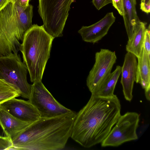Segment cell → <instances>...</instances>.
I'll return each instance as SVG.
<instances>
[{
	"mask_svg": "<svg viewBox=\"0 0 150 150\" xmlns=\"http://www.w3.org/2000/svg\"><path fill=\"white\" fill-rule=\"evenodd\" d=\"M54 38L43 25L33 24L25 33L20 51L31 82L42 81Z\"/></svg>",
	"mask_w": 150,
	"mask_h": 150,
	"instance_id": "277c9868",
	"label": "cell"
},
{
	"mask_svg": "<svg viewBox=\"0 0 150 150\" xmlns=\"http://www.w3.org/2000/svg\"><path fill=\"white\" fill-rule=\"evenodd\" d=\"M120 110L116 95L103 97L91 94L87 104L76 114L71 137L86 148L101 143L118 120Z\"/></svg>",
	"mask_w": 150,
	"mask_h": 150,
	"instance_id": "6da1fadb",
	"label": "cell"
},
{
	"mask_svg": "<svg viewBox=\"0 0 150 150\" xmlns=\"http://www.w3.org/2000/svg\"><path fill=\"white\" fill-rule=\"evenodd\" d=\"M9 2V0H0V11L4 8Z\"/></svg>",
	"mask_w": 150,
	"mask_h": 150,
	"instance_id": "484cf974",
	"label": "cell"
},
{
	"mask_svg": "<svg viewBox=\"0 0 150 150\" xmlns=\"http://www.w3.org/2000/svg\"><path fill=\"white\" fill-rule=\"evenodd\" d=\"M115 20L112 12L107 13L96 23L89 26H83L78 32L83 41L93 44L97 43L107 34Z\"/></svg>",
	"mask_w": 150,
	"mask_h": 150,
	"instance_id": "8fae6325",
	"label": "cell"
},
{
	"mask_svg": "<svg viewBox=\"0 0 150 150\" xmlns=\"http://www.w3.org/2000/svg\"><path fill=\"white\" fill-rule=\"evenodd\" d=\"M31 123L17 118L0 106V125L12 140Z\"/></svg>",
	"mask_w": 150,
	"mask_h": 150,
	"instance_id": "4fadbf2b",
	"label": "cell"
},
{
	"mask_svg": "<svg viewBox=\"0 0 150 150\" xmlns=\"http://www.w3.org/2000/svg\"><path fill=\"white\" fill-rule=\"evenodd\" d=\"M139 83L141 84L142 88L145 90L150 88V86H149L146 81L142 79L140 80Z\"/></svg>",
	"mask_w": 150,
	"mask_h": 150,
	"instance_id": "d4e9b609",
	"label": "cell"
},
{
	"mask_svg": "<svg viewBox=\"0 0 150 150\" xmlns=\"http://www.w3.org/2000/svg\"><path fill=\"white\" fill-rule=\"evenodd\" d=\"M76 112L71 110L49 118L40 117L12 141L11 150H56L64 149L71 137Z\"/></svg>",
	"mask_w": 150,
	"mask_h": 150,
	"instance_id": "7a4b0ae2",
	"label": "cell"
},
{
	"mask_svg": "<svg viewBox=\"0 0 150 150\" xmlns=\"http://www.w3.org/2000/svg\"><path fill=\"white\" fill-rule=\"evenodd\" d=\"M139 115L134 112H128L120 115L110 132L101 143L102 147L117 146L128 141L138 139L137 129Z\"/></svg>",
	"mask_w": 150,
	"mask_h": 150,
	"instance_id": "52a82bcc",
	"label": "cell"
},
{
	"mask_svg": "<svg viewBox=\"0 0 150 150\" xmlns=\"http://www.w3.org/2000/svg\"><path fill=\"white\" fill-rule=\"evenodd\" d=\"M33 83L28 100L36 109L40 117L49 118L56 117L72 110L57 101L41 81Z\"/></svg>",
	"mask_w": 150,
	"mask_h": 150,
	"instance_id": "ba28073f",
	"label": "cell"
},
{
	"mask_svg": "<svg viewBox=\"0 0 150 150\" xmlns=\"http://www.w3.org/2000/svg\"><path fill=\"white\" fill-rule=\"evenodd\" d=\"M150 25L146 29L143 43V47L149 58L150 59Z\"/></svg>",
	"mask_w": 150,
	"mask_h": 150,
	"instance_id": "ffe728a7",
	"label": "cell"
},
{
	"mask_svg": "<svg viewBox=\"0 0 150 150\" xmlns=\"http://www.w3.org/2000/svg\"><path fill=\"white\" fill-rule=\"evenodd\" d=\"M112 3L119 13L122 16L123 13L122 0H112Z\"/></svg>",
	"mask_w": 150,
	"mask_h": 150,
	"instance_id": "7402d4cb",
	"label": "cell"
},
{
	"mask_svg": "<svg viewBox=\"0 0 150 150\" xmlns=\"http://www.w3.org/2000/svg\"><path fill=\"white\" fill-rule=\"evenodd\" d=\"M20 96L19 92L3 80L0 79V105L11 99Z\"/></svg>",
	"mask_w": 150,
	"mask_h": 150,
	"instance_id": "ac0fdd59",
	"label": "cell"
},
{
	"mask_svg": "<svg viewBox=\"0 0 150 150\" xmlns=\"http://www.w3.org/2000/svg\"><path fill=\"white\" fill-rule=\"evenodd\" d=\"M146 23L140 21L136 25L132 36L128 40L126 46V50L138 58L143 47Z\"/></svg>",
	"mask_w": 150,
	"mask_h": 150,
	"instance_id": "5bb4252c",
	"label": "cell"
},
{
	"mask_svg": "<svg viewBox=\"0 0 150 150\" xmlns=\"http://www.w3.org/2000/svg\"><path fill=\"white\" fill-rule=\"evenodd\" d=\"M75 0H39L38 12L45 30L53 37L63 36L70 6Z\"/></svg>",
	"mask_w": 150,
	"mask_h": 150,
	"instance_id": "5b68a950",
	"label": "cell"
},
{
	"mask_svg": "<svg viewBox=\"0 0 150 150\" xmlns=\"http://www.w3.org/2000/svg\"><path fill=\"white\" fill-rule=\"evenodd\" d=\"M13 146L12 141L10 138L0 136V150H11Z\"/></svg>",
	"mask_w": 150,
	"mask_h": 150,
	"instance_id": "d6986e66",
	"label": "cell"
},
{
	"mask_svg": "<svg viewBox=\"0 0 150 150\" xmlns=\"http://www.w3.org/2000/svg\"><path fill=\"white\" fill-rule=\"evenodd\" d=\"M0 106L13 116L26 122L32 123L40 117L36 109L29 100L13 98Z\"/></svg>",
	"mask_w": 150,
	"mask_h": 150,
	"instance_id": "30bf717a",
	"label": "cell"
},
{
	"mask_svg": "<svg viewBox=\"0 0 150 150\" xmlns=\"http://www.w3.org/2000/svg\"><path fill=\"white\" fill-rule=\"evenodd\" d=\"M33 6L24 9L8 2L0 11V57L17 54L27 31L32 26Z\"/></svg>",
	"mask_w": 150,
	"mask_h": 150,
	"instance_id": "3957f363",
	"label": "cell"
},
{
	"mask_svg": "<svg viewBox=\"0 0 150 150\" xmlns=\"http://www.w3.org/2000/svg\"><path fill=\"white\" fill-rule=\"evenodd\" d=\"M123 15L124 24L130 40L133 35L134 28L140 20L136 11V0H122Z\"/></svg>",
	"mask_w": 150,
	"mask_h": 150,
	"instance_id": "9a60e30c",
	"label": "cell"
},
{
	"mask_svg": "<svg viewBox=\"0 0 150 150\" xmlns=\"http://www.w3.org/2000/svg\"><path fill=\"white\" fill-rule=\"evenodd\" d=\"M137 58L135 82L139 83L140 80L142 79L146 81L149 86H150V59L143 47L139 57Z\"/></svg>",
	"mask_w": 150,
	"mask_h": 150,
	"instance_id": "e0dca14e",
	"label": "cell"
},
{
	"mask_svg": "<svg viewBox=\"0 0 150 150\" xmlns=\"http://www.w3.org/2000/svg\"><path fill=\"white\" fill-rule=\"evenodd\" d=\"M121 72V67L116 66L115 70L110 74L99 89L91 94L103 97L114 96V90Z\"/></svg>",
	"mask_w": 150,
	"mask_h": 150,
	"instance_id": "2e32d148",
	"label": "cell"
},
{
	"mask_svg": "<svg viewBox=\"0 0 150 150\" xmlns=\"http://www.w3.org/2000/svg\"><path fill=\"white\" fill-rule=\"evenodd\" d=\"M137 57L129 52L125 54L124 61L121 67L120 83L125 99L130 101L133 98L132 91L135 81L137 62Z\"/></svg>",
	"mask_w": 150,
	"mask_h": 150,
	"instance_id": "7c38bea8",
	"label": "cell"
},
{
	"mask_svg": "<svg viewBox=\"0 0 150 150\" xmlns=\"http://www.w3.org/2000/svg\"><path fill=\"white\" fill-rule=\"evenodd\" d=\"M115 52L101 49L96 52L95 62L86 79V85L91 94L97 91L111 73L115 63Z\"/></svg>",
	"mask_w": 150,
	"mask_h": 150,
	"instance_id": "9c48e42d",
	"label": "cell"
},
{
	"mask_svg": "<svg viewBox=\"0 0 150 150\" xmlns=\"http://www.w3.org/2000/svg\"><path fill=\"white\" fill-rule=\"evenodd\" d=\"M92 2L96 8L99 10L106 5L112 3V0H92Z\"/></svg>",
	"mask_w": 150,
	"mask_h": 150,
	"instance_id": "44dd1931",
	"label": "cell"
},
{
	"mask_svg": "<svg viewBox=\"0 0 150 150\" xmlns=\"http://www.w3.org/2000/svg\"><path fill=\"white\" fill-rule=\"evenodd\" d=\"M30 0H9V2H11L16 4L22 8L25 9L29 5Z\"/></svg>",
	"mask_w": 150,
	"mask_h": 150,
	"instance_id": "603a6c76",
	"label": "cell"
},
{
	"mask_svg": "<svg viewBox=\"0 0 150 150\" xmlns=\"http://www.w3.org/2000/svg\"><path fill=\"white\" fill-rule=\"evenodd\" d=\"M145 93L146 99L148 101H150V88L145 90Z\"/></svg>",
	"mask_w": 150,
	"mask_h": 150,
	"instance_id": "4316f807",
	"label": "cell"
},
{
	"mask_svg": "<svg viewBox=\"0 0 150 150\" xmlns=\"http://www.w3.org/2000/svg\"><path fill=\"white\" fill-rule=\"evenodd\" d=\"M140 8L143 12L148 14L150 12V4H146L141 2Z\"/></svg>",
	"mask_w": 150,
	"mask_h": 150,
	"instance_id": "cb8c5ba5",
	"label": "cell"
},
{
	"mask_svg": "<svg viewBox=\"0 0 150 150\" xmlns=\"http://www.w3.org/2000/svg\"><path fill=\"white\" fill-rule=\"evenodd\" d=\"M28 71L19 54H13L0 57V79L4 80L17 90L20 96L29 99L32 85L27 81Z\"/></svg>",
	"mask_w": 150,
	"mask_h": 150,
	"instance_id": "8992f818",
	"label": "cell"
}]
</instances>
